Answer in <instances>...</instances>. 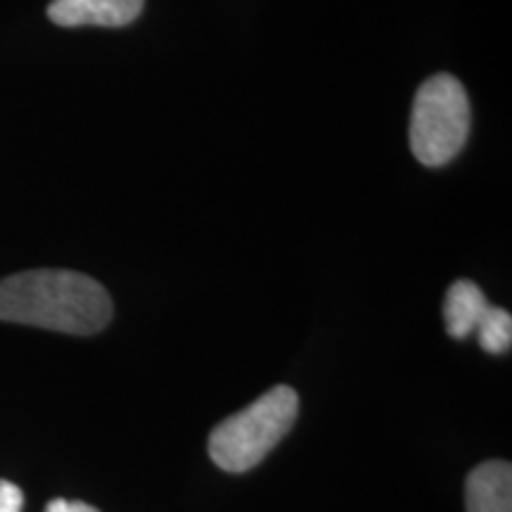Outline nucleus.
Instances as JSON below:
<instances>
[{
    "label": "nucleus",
    "mask_w": 512,
    "mask_h": 512,
    "mask_svg": "<svg viewBox=\"0 0 512 512\" xmlns=\"http://www.w3.org/2000/svg\"><path fill=\"white\" fill-rule=\"evenodd\" d=\"M112 299L91 275L62 268L22 271L0 280V320L64 335H95L110 325Z\"/></svg>",
    "instance_id": "1"
},
{
    "label": "nucleus",
    "mask_w": 512,
    "mask_h": 512,
    "mask_svg": "<svg viewBox=\"0 0 512 512\" xmlns=\"http://www.w3.org/2000/svg\"><path fill=\"white\" fill-rule=\"evenodd\" d=\"M299 396L287 384L268 389L254 403L230 415L209 434V458L226 472H247L264 460L292 430Z\"/></svg>",
    "instance_id": "2"
},
{
    "label": "nucleus",
    "mask_w": 512,
    "mask_h": 512,
    "mask_svg": "<svg viewBox=\"0 0 512 512\" xmlns=\"http://www.w3.org/2000/svg\"><path fill=\"white\" fill-rule=\"evenodd\" d=\"M470 136V98L451 74H437L418 88L411 114V150L420 164L446 166Z\"/></svg>",
    "instance_id": "3"
},
{
    "label": "nucleus",
    "mask_w": 512,
    "mask_h": 512,
    "mask_svg": "<svg viewBox=\"0 0 512 512\" xmlns=\"http://www.w3.org/2000/svg\"><path fill=\"white\" fill-rule=\"evenodd\" d=\"M145 0H53L48 19L57 27H107L119 29L136 22Z\"/></svg>",
    "instance_id": "4"
},
{
    "label": "nucleus",
    "mask_w": 512,
    "mask_h": 512,
    "mask_svg": "<svg viewBox=\"0 0 512 512\" xmlns=\"http://www.w3.org/2000/svg\"><path fill=\"white\" fill-rule=\"evenodd\" d=\"M467 512H512V467L508 460H486L465 482Z\"/></svg>",
    "instance_id": "5"
},
{
    "label": "nucleus",
    "mask_w": 512,
    "mask_h": 512,
    "mask_svg": "<svg viewBox=\"0 0 512 512\" xmlns=\"http://www.w3.org/2000/svg\"><path fill=\"white\" fill-rule=\"evenodd\" d=\"M484 292L472 280H456L446 292L444 302V323L448 335L453 339H467L475 335L479 320L489 309Z\"/></svg>",
    "instance_id": "6"
},
{
    "label": "nucleus",
    "mask_w": 512,
    "mask_h": 512,
    "mask_svg": "<svg viewBox=\"0 0 512 512\" xmlns=\"http://www.w3.org/2000/svg\"><path fill=\"white\" fill-rule=\"evenodd\" d=\"M477 339L479 347L486 354H505L512 347V316L510 311L498 309V306H489L486 313L477 325Z\"/></svg>",
    "instance_id": "7"
},
{
    "label": "nucleus",
    "mask_w": 512,
    "mask_h": 512,
    "mask_svg": "<svg viewBox=\"0 0 512 512\" xmlns=\"http://www.w3.org/2000/svg\"><path fill=\"white\" fill-rule=\"evenodd\" d=\"M24 494L17 484L0 479V512H22Z\"/></svg>",
    "instance_id": "8"
},
{
    "label": "nucleus",
    "mask_w": 512,
    "mask_h": 512,
    "mask_svg": "<svg viewBox=\"0 0 512 512\" xmlns=\"http://www.w3.org/2000/svg\"><path fill=\"white\" fill-rule=\"evenodd\" d=\"M46 512H100L93 505L81 503V501H67V498H55V501L48 503Z\"/></svg>",
    "instance_id": "9"
}]
</instances>
